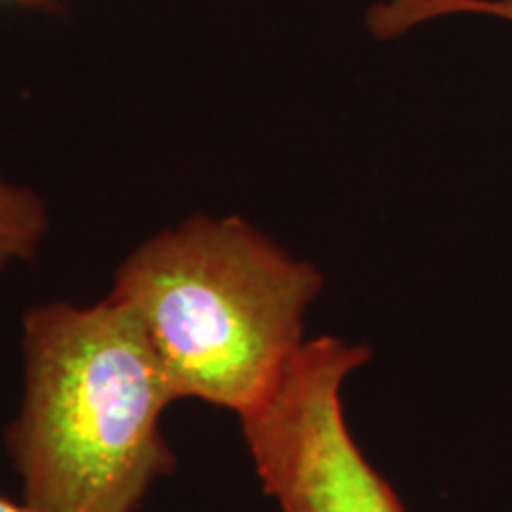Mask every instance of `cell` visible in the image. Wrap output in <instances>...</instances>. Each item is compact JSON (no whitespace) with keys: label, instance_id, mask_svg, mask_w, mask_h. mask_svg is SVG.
I'll use <instances>...</instances> for the list:
<instances>
[{"label":"cell","instance_id":"obj_7","mask_svg":"<svg viewBox=\"0 0 512 512\" xmlns=\"http://www.w3.org/2000/svg\"><path fill=\"white\" fill-rule=\"evenodd\" d=\"M0 3H19V5H43L48 0H0Z\"/></svg>","mask_w":512,"mask_h":512},{"label":"cell","instance_id":"obj_4","mask_svg":"<svg viewBox=\"0 0 512 512\" xmlns=\"http://www.w3.org/2000/svg\"><path fill=\"white\" fill-rule=\"evenodd\" d=\"M491 17L512 24V0H380L366 15L377 41H392L444 17Z\"/></svg>","mask_w":512,"mask_h":512},{"label":"cell","instance_id":"obj_5","mask_svg":"<svg viewBox=\"0 0 512 512\" xmlns=\"http://www.w3.org/2000/svg\"><path fill=\"white\" fill-rule=\"evenodd\" d=\"M50 228L43 197L22 183H12L0 171V273L29 264Z\"/></svg>","mask_w":512,"mask_h":512},{"label":"cell","instance_id":"obj_3","mask_svg":"<svg viewBox=\"0 0 512 512\" xmlns=\"http://www.w3.org/2000/svg\"><path fill=\"white\" fill-rule=\"evenodd\" d=\"M370 358L366 344L309 339L273 392L240 418L256 475L280 512H406L344 413V384Z\"/></svg>","mask_w":512,"mask_h":512},{"label":"cell","instance_id":"obj_2","mask_svg":"<svg viewBox=\"0 0 512 512\" xmlns=\"http://www.w3.org/2000/svg\"><path fill=\"white\" fill-rule=\"evenodd\" d=\"M323 285L311 261L249 221L197 214L133 249L110 299L143 325L176 399L242 418L302 349L306 313Z\"/></svg>","mask_w":512,"mask_h":512},{"label":"cell","instance_id":"obj_1","mask_svg":"<svg viewBox=\"0 0 512 512\" xmlns=\"http://www.w3.org/2000/svg\"><path fill=\"white\" fill-rule=\"evenodd\" d=\"M24 394L5 430L36 512H136L174 470L162 415L178 401L143 325L114 299L24 313Z\"/></svg>","mask_w":512,"mask_h":512},{"label":"cell","instance_id":"obj_6","mask_svg":"<svg viewBox=\"0 0 512 512\" xmlns=\"http://www.w3.org/2000/svg\"><path fill=\"white\" fill-rule=\"evenodd\" d=\"M0 512H36V510H31L27 503H12L10 498H5V496H0Z\"/></svg>","mask_w":512,"mask_h":512}]
</instances>
